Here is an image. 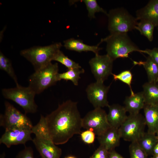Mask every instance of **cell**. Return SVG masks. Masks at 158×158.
Returning <instances> with one entry per match:
<instances>
[{"mask_svg":"<svg viewBox=\"0 0 158 158\" xmlns=\"http://www.w3.org/2000/svg\"><path fill=\"white\" fill-rule=\"evenodd\" d=\"M47 129L56 145L64 144L76 134H80L82 118L77 102L68 100L45 117Z\"/></svg>","mask_w":158,"mask_h":158,"instance_id":"1","label":"cell"},{"mask_svg":"<svg viewBox=\"0 0 158 158\" xmlns=\"http://www.w3.org/2000/svg\"><path fill=\"white\" fill-rule=\"evenodd\" d=\"M32 130L35 135L32 141L41 158H60L61 149L56 146L50 136L44 116L41 115L39 121Z\"/></svg>","mask_w":158,"mask_h":158,"instance_id":"2","label":"cell"},{"mask_svg":"<svg viewBox=\"0 0 158 158\" xmlns=\"http://www.w3.org/2000/svg\"><path fill=\"white\" fill-rule=\"evenodd\" d=\"M107 44L106 51L107 54L113 61L118 58H127L130 53L137 51L143 53L131 40L127 33H116L110 34L101 39Z\"/></svg>","mask_w":158,"mask_h":158,"instance_id":"3","label":"cell"},{"mask_svg":"<svg viewBox=\"0 0 158 158\" xmlns=\"http://www.w3.org/2000/svg\"><path fill=\"white\" fill-rule=\"evenodd\" d=\"M62 46L61 43L57 42L47 46L34 47L21 51L20 54L32 63L36 71L51 63Z\"/></svg>","mask_w":158,"mask_h":158,"instance_id":"4","label":"cell"},{"mask_svg":"<svg viewBox=\"0 0 158 158\" xmlns=\"http://www.w3.org/2000/svg\"><path fill=\"white\" fill-rule=\"evenodd\" d=\"M57 63H51L31 74L28 79L29 85L36 94H40L58 81L59 73Z\"/></svg>","mask_w":158,"mask_h":158,"instance_id":"5","label":"cell"},{"mask_svg":"<svg viewBox=\"0 0 158 158\" xmlns=\"http://www.w3.org/2000/svg\"><path fill=\"white\" fill-rule=\"evenodd\" d=\"M107 16L108 28L110 34L127 33L135 29L138 23L136 18L123 7L110 10Z\"/></svg>","mask_w":158,"mask_h":158,"instance_id":"6","label":"cell"},{"mask_svg":"<svg viewBox=\"0 0 158 158\" xmlns=\"http://www.w3.org/2000/svg\"><path fill=\"white\" fill-rule=\"evenodd\" d=\"M1 92L5 98L17 103L25 113L36 112L37 107L35 101L36 94L28 86L24 87L20 85L14 88H3Z\"/></svg>","mask_w":158,"mask_h":158,"instance_id":"7","label":"cell"},{"mask_svg":"<svg viewBox=\"0 0 158 158\" xmlns=\"http://www.w3.org/2000/svg\"><path fill=\"white\" fill-rule=\"evenodd\" d=\"M146 125L141 114H129L118 128L121 138L131 142L137 141L145 133Z\"/></svg>","mask_w":158,"mask_h":158,"instance_id":"8","label":"cell"},{"mask_svg":"<svg viewBox=\"0 0 158 158\" xmlns=\"http://www.w3.org/2000/svg\"><path fill=\"white\" fill-rule=\"evenodd\" d=\"M5 112L0 115V126L5 130L16 127L32 128V123L28 116L7 101L4 103Z\"/></svg>","mask_w":158,"mask_h":158,"instance_id":"9","label":"cell"},{"mask_svg":"<svg viewBox=\"0 0 158 158\" xmlns=\"http://www.w3.org/2000/svg\"><path fill=\"white\" fill-rule=\"evenodd\" d=\"M82 127L93 131L98 136L111 127L108 121L106 112L99 108H94L82 118Z\"/></svg>","mask_w":158,"mask_h":158,"instance_id":"10","label":"cell"},{"mask_svg":"<svg viewBox=\"0 0 158 158\" xmlns=\"http://www.w3.org/2000/svg\"><path fill=\"white\" fill-rule=\"evenodd\" d=\"M114 61L107 54H95L89 63L96 81L104 83L112 75Z\"/></svg>","mask_w":158,"mask_h":158,"instance_id":"11","label":"cell"},{"mask_svg":"<svg viewBox=\"0 0 158 158\" xmlns=\"http://www.w3.org/2000/svg\"><path fill=\"white\" fill-rule=\"evenodd\" d=\"M110 86V85L106 86L104 83L96 81L87 86L86 89L87 98L95 108L109 107L107 94Z\"/></svg>","mask_w":158,"mask_h":158,"instance_id":"12","label":"cell"},{"mask_svg":"<svg viewBox=\"0 0 158 158\" xmlns=\"http://www.w3.org/2000/svg\"><path fill=\"white\" fill-rule=\"evenodd\" d=\"M32 128L16 127L5 130L0 139V144H4L7 148L19 144L25 145L32 140L31 134Z\"/></svg>","mask_w":158,"mask_h":158,"instance_id":"13","label":"cell"},{"mask_svg":"<svg viewBox=\"0 0 158 158\" xmlns=\"http://www.w3.org/2000/svg\"><path fill=\"white\" fill-rule=\"evenodd\" d=\"M138 20H145L158 26V0L150 1L144 7L136 12Z\"/></svg>","mask_w":158,"mask_h":158,"instance_id":"14","label":"cell"},{"mask_svg":"<svg viewBox=\"0 0 158 158\" xmlns=\"http://www.w3.org/2000/svg\"><path fill=\"white\" fill-rule=\"evenodd\" d=\"M107 114L108 121L111 127L119 128L127 118V111L124 107L118 104L109 105Z\"/></svg>","mask_w":158,"mask_h":158,"instance_id":"15","label":"cell"},{"mask_svg":"<svg viewBox=\"0 0 158 158\" xmlns=\"http://www.w3.org/2000/svg\"><path fill=\"white\" fill-rule=\"evenodd\" d=\"M121 138L118 128L112 127L97 137L100 145L109 151L114 149L119 145Z\"/></svg>","mask_w":158,"mask_h":158,"instance_id":"16","label":"cell"},{"mask_svg":"<svg viewBox=\"0 0 158 158\" xmlns=\"http://www.w3.org/2000/svg\"><path fill=\"white\" fill-rule=\"evenodd\" d=\"M144 118L148 127L147 132L153 134L158 133V105L145 104Z\"/></svg>","mask_w":158,"mask_h":158,"instance_id":"17","label":"cell"},{"mask_svg":"<svg viewBox=\"0 0 158 158\" xmlns=\"http://www.w3.org/2000/svg\"><path fill=\"white\" fill-rule=\"evenodd\" d=\"M124 103V107L129 114L139 113L140 111L143 109L145 104L142 91L126 97Z\"/></svg>","mask_w":158,"mask_h":158,"instance_id":"18","label":"cell"},{"mask_svg":"<svg viewBox=\"0 0 158 158\" xmlns=\"http://www.w3.org/2000/svg\"><path fill=\"white\" fill-rule=\"evenodd\" d=\"M64 46L67 49L81 52L91 51L95 54H99V51L102 49L99 47V43L96 45H90L85 44L80 39L71 38L63 41Z\"/></svg>","mask_w":158,"mask_h":158,"instance_id":"19","label":"cell"},{"mask_svg":"<svg viewBox=\"0 0 158 158\" xmlns=\"http://www.w3.org/2000/svg\"><path fill=\"white\" fill-rule=\"evenodd\" d=\"M142 88L145 104L158 105V82H146Z\"/></svg>","mask_w":158,"mask_h":158,"instance_id":"20","label":"cell"},{"mask_svg":"<svg viewBox=\"0 0 158 158\" xmlns=\"http://www.w3.org/2000/svg\"><path fill=\"white\" fill-rule=\"evenodd\" d=\"M158 141L156 134L145 132L137 141L141 148L148 156L153 155V150Z\"/></svg>","mask_w":158,"mask_h":158,"instance_id":"21","label":"cell"},{"mask_svg":"<svg viewBox=\"0 0 158 158\" xmlns=\"http://www.w3.org/2000/svg\"><path fill=\"white\" fill-rule=\"evenodd\" d=\"M134 65L142 66L147 76L148 82H157L158 78V66L151 58L148 56L145 61H133Z\"/></svg>","mask_w":158,"mask_h":158,"instance_id":"22","label":"cell"},{"mask_svg":"<svg viewBox=\"0 0 158 158\" xmlns=\"http://www.w3.org/2000/svg\"><path fill=\"white\" fill-rule=\"evenodd\" d=\"M85 72L84 70L81 68H74L68 69L63 73H59L57 75V79L58 81L63 80L66 81L70 80L73 84L77 86L78 82L80 78V75Z\"/></svg>","mask_w":158,"mask_h":158,"instance_id":"23","label":"cell"},{"mask_svg":"<svg viewBox=\"0 0 158 158\" xmlns=\"http://www.w3.org/2000/svg\"><path fill=\"white\" fill-rule=\"evenodd\" d=\"M0 68L6 72L13 79L16 86L20 85L10 60L1 51L0 53Z\"/></svg>","mask_w":158,"mask_h":158,"instance_id":"24","label":"cell"},{"mask_svg":"<svg viewBox=\"0 0 158 158\" xmlns=\"http://www.w3.org/2000/svg\"><path fill=\"white\" fill-rule=\"evenodd\" d=\"M155 27L151 22L145 20H141L138 23L135 29L138 30L141 35L151 42L153 38V31Z\"/></svg>","mask_w":158,"mask_h":158,"instance_id":"25","label":"cell"},{"mask_svg":"<svg viewBox=\"0 0 158 158\" xmlns=\"http://www.w3.org/2000/svg\"><path fill=\"white\" fill-rule=\"evenodd\" d=\"M53 61H58L66 67L68 69L74 68H81L79 64L66 56L60 50L55 55Z\"/></svg>","mask_w":158,"mask_h":158,"instance_id":"26","label":"cell"},{"mask_svg":"<svg viewBox=\"0 0 158 158\" xmlns=\"http://www.w3.org/2000/svg\"><path fill=\"white\" fill-rule=\"evenodd\" d=\"M81 1L85 4L88 11V16L90 19L95 18V14L97 12H102L107 15L108 13L99 5L96 0H83Z\"/></svg>","mask_w":158,"mask_h":158,"instance_id":"27","label":"cell"},{"mask_svg":"<svg viewBox=\"0 0 158 158\" xmlns=\"http://www.w3.org/2000/svg\"><path fill=\"white\" fill-rule=\"evenodd\" d=\"M113 79L115 81L119 80L127 84L130 88L131 95L135 93L131 87V83L133 79V75L131 72L128 70L122 71L118 74L112 73Z\"/></svg>","mask_w":158,"mask_h":158,"instance_id":"28","label":"cell"},{"mask_svg":"<svg viewBox=\"0 0 158 158\" xmlns=\"http://www.w3.org/2000/svg\"><path fill=\"white\" fill-rule=\"evenodd\" d=\"M130 158H148V155L137 141L131 142L129 147Z\"/></svg>","mask_w":158,"mask_h":158,"instance_id":"29","label":"cell"},{"mask_svg":"<svg viewBox=\"0 0 158 158\" xmlns=\"http://www.w3.org/2000/svg\"><path fill=\"white\" fill-rule=\"evenodd\" d=\"M80 134L82 140L85 143L90 144L94 142L96 135L93 131L87 130L81 132Z\"/></svg>","mask_w":158,"mask_h":158,"instance_id":"30","label":"cell"},{"mask_svg":"<svg viewBox=\"0 0 158 158\" xmlns=\"http://www.w3.org/2000/svg\"><path fill=\"white\" fill-rule=\"evenodd\" d=\"M109 154V151L100 145L90 158H108Z\"/></svg>","mask_w":158,"mask_h":158,"instance_id":"31","label":"cell"},{"mask_svg":"<svg viewBox=\"0 0 158 158\" xmlns=\"http://www.w3.org/2000/svg\"><path fill=\"white\" fill-rule=\"evenodd\" d=\"M16 158H34L32 148L30 147H25L18 153Z\"/></svg>","mask_w":158,"mask_h":158,"instance_id":"32","label":"cell"},{"mask_svg":"<svg viewBox=\"0 0 158 158\" xmlns=\"http://www.w3.org/2000/svg\"><path fill=\"white\" fill-rule=\"evenodd\" d=\"M143 53L147 54L158 66V47L147 49L143 50Z\"/></svg>","mask_w":158,"mask_h":158,"instance_id":"33","label":"cell"},{"mask_svg":"<svg viewBox=\"0 0 158 158\" xmlns=\"http://www.w3.org/2000/svg\"><path fill=\"white\" fill-rule=\"evenodd\" d=\"M108 158H125L116 152L114 149L109 151Z\"/></svg>","mask_w":158,"mask_h":158,"instance_id":"34","label":"cell"},{"mask_svg":"<svg viewBox=\"0 0 158 158\" xmlns=\"http://www.w3.org/2000/svg\"><path fill=\"white\" fill-rule=\"evenodd\" d=\"M153 155H158V141L153 149Z\"/></svg>","mask_w":158,"mask_h":158,"instance_id":"35","label":"cell"},{"mask_svg":"<svg viewBox=\"0 0 158 158\" xmlns=\"http://www.w3.org/2000/svg\"><path fill=\"white\" fill-rule=\"evenodd\" d=\"M5 154L4 152L0 155V158H5Z\"/></svg>","mask_w":158,"mask_h":158,"instance_id":"36","label":"cell"},{"mask_svg":"<svg viewBox=\"0 0 158 158\" xmlns=\"http://www.w3.org/2000/svg\"><path fill=\"white\" fill-rule=\"evenodd\" d=\"M65 158H76L75 157L72 156H69L66 157Z\"/></svg>","mask_w":158,"mask_h":158,"instance_id":"37","label":"cell"},{"mask_svg":"<svg viewBox=\"0 0 158 158\" xmlns=\"http://www.w3.org/2000/svg\"><path fill=\"white\" fill-rule=\"evenodd\" d=\"M150 158H158V155H153Z\"/></svg>","mask_w":158,"mask_h":158,"instance_id":"38","label":"cell"},{"mask_svg":"<svg viewBox=\"0 0 158 158\" xmlns=\"http://www.w3.org/2000/svg\"><path fill=\"white\" fill-rule=\"evenodd\" d=\"M156 135H157V136L158 139V133L157 134H156Z\"/></svg>","mask_w":158,"mask_h":158,"instance_id":"39","label":"cell"},{"mask_svg":"<svg viewBox=\"0 0 158 158\" xmlns=\"http://www.w3.org/2000/svg\"><path fill=\"white\" fill-rule=\"evenodd\" d=\"M157 82H158V78L157 79Z\"/></svg>","mask_w":158,"mask_h":158,"instance_id":"40","label":"cell"},{"mask_svg":"<svg viewBox=\"0 0 158 158\" xmlns=\"http://www.w3.org/2000/svg\"><path fill=\"white\" fill-rule=\"evenodd\" d=\"M157 29L158 30V26H157Z\"/></svg>","mask_w":158,"mask_h":158,"instance_id":"41","label":"cell"}]
</instances>
